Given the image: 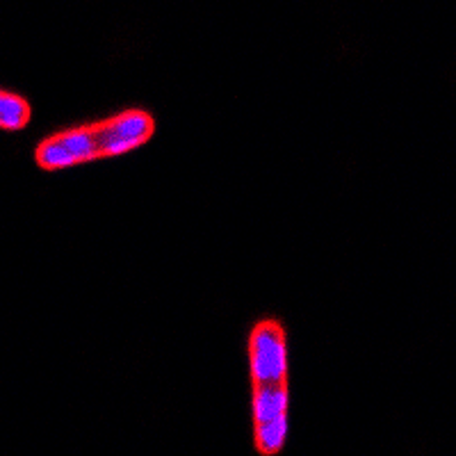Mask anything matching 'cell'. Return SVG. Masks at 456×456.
Returning a JSON list of instances; mask_svg holds the SVG:
<instances>
[{"label": "cell", "mask_w": 456, "mask_h": 456, "mask_svg": "<svg viewBox=\"0 0 456 456\" xmlns=\"http://www.w3.org/2000/svg\"><path fill=\"white\" fill-rule=\"evenodd\" d=\"M254 436L260 454H279L288 441V340L279 322L265 320L249 336Z\"/></svg>", "instance_id": "1"}, {"label": "cell", "mask_w": 456, "mask_h": 456, "mask_svg": "<svg viewBox=\"0 0 456 456\" xmlns=\"http://www.w3.org/2000/svg\"><path fill=\"white\" fill-rule=\"evenodd\" d=\"M153 128L156 121L151 114L142 110H128L112 119L48 137L37 149V162L44 169H67L101 158L121 156L149 142Z\"/></svg>", "instance_id": "2"}, {"label": "cell", "mask_w": 456, "mask_h": 456, "mask_svg": "<svg viewBox=\"0 0 456 456\" xmlns=\"http://www.w3.org/2000/svg\"><path fill=\"white\" fill-rule=\"evenodd\" d=\"M32 117L30 103L10 92H0V128L19 130L28 126Z\"/></svg>", "instance_id": "3"}]
</instances>
